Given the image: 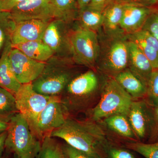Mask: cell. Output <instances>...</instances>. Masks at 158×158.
<instances>
[{
	"label": "cell",
	"instance_id": "cell-1",
	"mask_svg": "<svg viewBox=\"0 0 158 158\" xmlns=\"http://www.w3.org/2000/svg\"><path fill=\"white\" fill-rule=\"evenodd\" d=\"M96 122L79 120L68 117L65 123L54 131L51 137L64 140L71 147L93 158H106V138Z\"/></svg>",
	"mask_w": 158,
	"mask_h": 158
},
{
	"label": "cell",
	"instance_id": "cell-2",
	"mask_svg": "<svg viewBox=\"0 0 158 158\" xmlns=\"http://www.w3.org/2000/svg\"><path fill=\"white\" fill-rule=\"evenodd\" d=\"M98 86V78L92 70L73 79L59 96L66 115L88 110Z\"/></svg>",
	"mask_w": 158,
	"mask_h": 158
},
{
	"label": "cell",
	"instance_id": "cell-3",
	"mask_svg": "<svg viewBox=\"0 0 158 158\" xmlns=\"http://www.w3.org/2000/svg\"><path fill=\"white\" fill-rule=\"evenodd\" d=\"M67 57L54 56L45 62L40 75L32 82L33 88L46 96H60L75 77Z\"/></svg>",
	"mask_w": 158,
	"mask_h": 158
},
{
	"label": "cell",
	"instance_id": "cell-4",
	"mask_svg": "<svg viewBox=\"0 0 158 158\" xmlns=\"http://www.w3.org/2000/svg\"><path fill=\"white\" fill-rule=\"evenodd\" d=\"M41 145L22 114L14 115L9 122L5 148L20 158H35Z\"/></svg>",
	"mask_w": 158,
	"mask_h": 158
},
{
	"label": "cell",
	"instance_id": "cell-5",
	"mask_svg": "<svg viewBox=\"0 0 158 158\" xmlns=\"http://www.w3.org/2000/svg\"><path fill=\"white\" fill-rule=\"evenodd\" d=\"M132 98L114 78L107 80L98 103L90 111V119L98 120L117 114L128 116Z\"/></svg>",
	"mask_w": 158,
	"mask_h": 158
},
{
	"label": "cell",
	"instance_id": "cell-6",
	"mask_svg": "<svg viewBox=\"0 0 158 158\" xmlns=\"http://www.w3.org/2000/svg\"><path fill=\"white\" fill-rule=\"evenodd\" d=\"M69 40L73 62L78 65L93 69L99 52L96 32L79 26L69 31Z\"/></svg>",
	"mask_w": 158,
	"mask_h": 158
},
{
	"label": "cell",
	"instance_id": "cell-7",
	"mask_svg": "<svg viewBox=\"0 0 158 158\" xmlns=\"http://www.w3.org/2000/svg\"><path fill=\"white\" fill-rule=\"evenodd\" d=\"M15 97L19 112L28 122L33 132L38 116L52 97L46 96L35 91L32 83L22 85Z\"/></svg>",
	"mask_w": 158,
	"mask_h": 158
},
{
	"label": "cell",
	"instance_id": "cell-8",
	"mask_svg": "<svg viewBox=\"0 0 158 158\" xmlns=\"http://www.w3.org/2000/svg\"><path fill=\"white\" fill-rule=\"evenodd\" d=\"M67 117L60 97H52L38 116L33 133L42 142L45 137H51L55 130L62 126Z\"/></svg>",
	"mask_w": 158,
	"mask_h": 158
},
{
	"label": "cell",
	"instance_id": "cell-9",
	"mask_svg": "<svg viewBox=\"0 0 158 158\" xmlns=\"http://www.w3.org/2000/svg\"><path fill=\"white\" fill-rule=\"evenodd\" d=\"M9 59L15 75L21 85L34 82L40 75L45 65V62L33 60L12 47Z\"/></svg>",
	"mask_w": 158,
	"mask_h": 158
},
{
	"label": "cell",
	"instance_id": "cell-10",
	"mask_svg": "<svg viewBox=\"0 0 158 158\" xmlns=\"http://www.w3.org/2000/svg\"><path fill=\"white\" fill-rule=\"evenodd\" d=\"M127 117L137 138L142 140L152 137L154 124L153 108L147 102H133Z\"/></svg>",
	"mask_w": 158,
	"mask_h": 158
},
{
	"label": "cell",
	"instance_id": "cell-11",
	"mask_svg": "<svg viewBox=\"0 0 158 158\" xmlns=\"http://www.w3.org/2000/svg\"><path fill=\"white\" fill-rule=\"evenodd\" d=\"M16 23L31 20L50 22L54 19L49 0H27L18 3L9 11Z\"/></svg>",
	"mask_w": 158,
	"mask_h": 158
},
{
	"label": "cell",
	"instance_id": "cell-12",
	"mask_svg": "<svg viewBox=\"0 0 158 158\" xmlns=\"http://www.w3.org/2000/svg\"><path fill=\"white\" fill-rule=\"evenodd\" d=\"M67 25L62 20L53 19L44 31L42 41L53 52L54 56L66 57L70 53Z\"/></svg>",
	"mask_w": 158,
	"mask_h": 158
},
{
	"label": "cell",
	"instance_id": "cell-13",
	"mask_svg": "<svg viewBox=\"0 0 158 158\" xmlns=\"http://www.w3.org/2000/svg\"><path fill=\"white\" fill-rule=\"evenodd\" d=\"M156 8L124 3L120 27L130 35L142 29L150 15Z\"/></svg>",
	"mask_w": 158,
	"mask_h": 158
},
{
	"label": "cell",
	"instance_id": "cell-14",
	"mask_svg": "<svg viewBox=\"0 0 158 158\" xmlns=\"http://www.w3.org/2000/svg\"><path fill=\"white\" fill-rule=\"evenodd\" d=\"M128 41L116 40L110 46L104 63V68L113 78L127 69L128 65Z\"/></svg>",
	"mask_w": 158,
	"mask_h": 158
},
{
	"label": "cell",
	"instance_id": "cell-15",
	"mask_svg": "<svg viewBox=\"0 0 158 158\" xmlns=\"http://www.w3.org/2000/svg\"><path fill=\"white\" fill-rule=\"evenodd\" d=\"M50 22L31 20L16 23L11 36V44L14 45L29 41L42 40Z\"/></svg>",
	"mask_w": 158,
	"mask_h": 158
},
{
	"label": "cell",
	"instance_id": "cell-16",
	"mask_svg": "<svg viewBox=\"0 0 158 158\" xmlns=\"http://www.w3.org/2000/svg\"><path fill=\"white\" fill-rule=\"evenodd\" d=\"M128 50L129 69L147 86L154 69L151 63L140 49L129 40Z\"/></svg>",
	"mask_w": 158,
	"mask_h": 158
},
{
	"label": "cell",
	"instance_id": "cell-17",
	"mask_svg": "<svg viewBox=\"0 0 158 158\" xmlns=\"http://www.w3.org/2000/svg\"><path fill=\"white\" fill-rule=\"evenodd\" d=\"M129 40L142 51L151 63L153 69H158V40L143 30L130 34Z\"/></svg>",
	"mask_w": 158,
	"mask_h": 158
},
{
	"label": "cell",
	"instance_id": "cell-18",
	"mask_svg": "<svg viewBox=\"0 0 158 158\" xmlns=\"http://www.w3.org/2000/svg\"><path fill=\"white\" fill-rule=\"evenodd\" d=\"M12 48L11 41L5 46L0 58V88H4L15 94L21 86L11 68L9 54Z\"/></svg>",
	"mask_w": 158,
	"mask_h": 158
},
{
	"label": "cell",
	"instance_id": "cell-19",
	"mask_svg": "<svg viewBox=\"0 0 158 158\" xmlns=\"http://www.w3.org/2000/svg\"><path fill=\"white\" fill-rule=\"evenodd\" d=\"M114 78L132 98H140L146 97L147 86L129 69L119 73Z\"/></svg>",
	"mask_w": 158,
	"mask_h": 158
},
{
	"label": "cell",
	"instance_id": "cell-20",
	"mask_svg": "<svg viewBox=\"0 0 158 158\" xmlns=\"http://www.w3.org/2000/svg\"><path fill=\"white\" fill-rule=\"evenodd\" d=\"M27 56L38 62H46L54 56L53 52L42 40L29 41L12 45Z\"/></svg>",
	"mask_w": 158,
	"mask_h": 158
},
{
	"label": "cell",
	"instance_id": "cell-21",
	"mask_svg": "<svg viewBox=\"0 0 158 158\" xmlns=\"http://www.w3.org/2000/svg\"><path fill=\"white\" fill-rule=\"evenodd\" d=\"M54 19L69 24L76 20L79 9L76 0H49Z\"/></svg>",
	"mask_w": 158,
	"mask_h": 158
},
{
	"label": "cell",
	"instance_id": "cell-22",
	"mask_svg": "<svg viewBox=\"0 0 158 158\" xmlns=\"http://www.w3.org/2000/svg\"><path fill=\"white\" fill-rule=\"evenodd\" d=\"M124 5V2L121 0H116L103 11V23L102 26L105 31L108 34H115L120 29V22Z\"/></svg>",
	"mask_w": 158,
	"mask_h": 158
},
{
	"label": "cell",
	"instance_id": "cell-23",
	"mask_svg": "<svg viewBox=\"0 0 158 158\" xmlns=\"http://www.w3.org/2000/svg\"><path fill=\"white\" fill-rule=\"evenodd\" d=\"M76 19L80 27L96 32L103 25V13L102 11L87 6L79 10Z\"/></svg>",
	"mask_w": 158,
	"mask_h": 158
},
{
	"label": "cell",
	"instance_id": "cell-24",
	"mask_svg": "<svg viewBox=\"0 0 158 158\" xmlns=\"http://www.w3.org/2000/svg\"><path fill=\"white\" fill-rule=\"evenodd\" d=\"M108 127L119 135L130 139L137 138L131 127L127 116L117 114L105 118Z\"/></svg>",
	"mask_w": 158,
	"mask_h": 158
},
{
	"label": "cell",
	"instance_id": "cell-25",
	"mask_svg": "<svg viewBox=\"0 0 158 158\" xmlns=\"http://www.w3.org/2000/svg\"><path fill=\"white\" fill-rule=\"evenodd\" d=\"M18 113L14 94L0 88V120L9 123Z\"/></svg>",
	"mask_w": 158,
	"mask_h": 158
},
{
	"label": "cell",
	"instance_id": "cell-26",
	"mask_svg": "<svg viewBox=\"0 0 158 158\" xmlns=\"http://www.w3.org/2000/svg\"><path fill=\"white\" fill-rule=\"evenodd\" d=\"M16 24L10 11H0V52H2L6 44L11 41Z\"/></svg>",
	"mask_w": 158,
	"mask_h": 158
},
{
	"label": "cell",
	"instance_id": "cell-27",
	"mask_svg": "<svg viewBox=\"0 0 158 158\" xmlns=\"http://www.w3.org/2000/svg\"><path fill=\"white\" fill-rule=\"evenodd\" d=\"M35 158H65L62 145L54 138L46 137L41 142V147Z\"/></svg>",
	"mask_w": 158,
	"mask_h": 158
},
{
	"label": "cell",
	"instance_id": "cell-28",
	"mask_svg": "<svg viewBox=\"0 0 158 158\" xmlns=\"http://www.w3.org/2000/svg\"><path fill=\"white\" fill-rule=\"evenodd\" d=\"M127 147L134 151L145 158H158V140L151 144L141 142L128 143Z\"/></svg>",
	"mask_w": 158,
	"mask_h": 158
},
{
	"label": "cell",
	"instance_id": "cell-29",
	"mask_svg": "<svg viewBox=\"0 0 158 158\" xmlns=\"http://www.w3.org/2000/svg\"><path fill=\"white\" fill-rule=\"evenodd\" d=\"M145 98L148 103L153 108L158 105V69H153L151 75Z\"/></svg>",
	"mask_w": 158,
	"mask_h": 158
},
{
	"label": "cell",
	"instance_id": "cell-30",
	"mask_svg": "<svg viewBox=\"0 0 158 158\" xmlns=\"http://www.w3.org/2000/svg\"><path fill=\"white\" fill-rule=\"evenodd\" d=\"M141 30L147 31L158 40V9L150 15Z\"/></svg>",
	"mask_w": 158,
	"mask_h": 158
},
{
	"label": "cell",
	"instance_id": "cell-31",
	"mask_svg": "<svg viewBox=\"0 0 158 158\" xmlns=\"http://www.w3.org/2000/svg\"><path fill=\"white\" fill-rule=\"evenodd\" d=\"M62 148L65 158H93L66 143L62 144Z\"/></svg>",
	"mask_w": 158,
	"mask_h": 158
},
{
	"label": "cell",
	"instance_id": "cell-32",
	"mask_svg": "<svg viewBox=\"0 0 158 158\" xmlns=\"http://www.w3.org/2000/svg\"><path fill=\"white\" fill-rule=\"evenodd\" d=\"M110 158H135L132 154L124 149L111 148L109 151Z\"/></svg>",
	"mask_w": 158,
	"mask_h": 158
},
{
	"label": "cell",
	"instance_id": "cell-33",
	"mask_svg": "<svg viewBox=\"0 0 158 158\" xmlns=\"http://www.w3.org/2000/svg\"><path fill=\"white\" fill-rule=\"evenodd\" d=\"M115 1L116 0H91L88 6L103 11L107 7Z\"/></svg>",
	"mask_w": 158,
	"mask_h": 158
},
{
	"label": "cell",
	"instance_id": "cell-34",
	"mask_svg": "<svg viewBox=\"0 0 158 158\" xmlns=\"http://www.w3.org/2000/svg\"><path fill=\"white\" fill-rule=\"evenodd\" d=\"M125 3L153 7L158 4L156 0H121Z\"/></svg>",
	"mask_w": 158,
	"mask_h": 158
},
{
	"label": "cell",
	"instance_id": "cell-35",
	"mask_svg": "<svg viewBox=\"0 0 158 158\" xmlns=\"http://www.w3.org/2000/svg\"><path fill=\"white\" fill-rule=\"evenodd\" d=\"M154 129L151 138L158 139V105L153 107Z\"/></svg>",
	"mask_w": 158,
	"mask_h": 158
},
{
	"label": "cell",
	"instance_id": "cell-36",
	"mask_svg": "<svg viewBox=\"0 0 158 158\" xmlns=\"http://www.w3.org/2000/svg\"><path fill=\"white\" fill-rule=\"evenodd\" d=\"M7 136V131L0 135V158H2L5 148V141Z\"/></svg>",
	"mask_w": 158,
	"mask_h": 158
},
{
	"label": "cell",
	"instance_id": "cell-37",
	"mask_svg": "<svg viewBox=\"0 0 158 158\" xmlns=\"http://www.w3.org/2000/svg\"><path fill=\"white\" fill-rule=\"evenodd\" d=\"M25 1H27V0H11L9 4L6 5V7L3 9L2 11H9L18 3Z\"/></svg>",
	"mask_w": 158,
	"mask_h": 158
},
{
	"label": "cell",
	"instance_id": "cell-38",
	"mask_svg": "<svg viewBox=\"0 0 158 158\" xmlns=\"http://www.w3.org/2000/svg\"><path fill=\"white\" fill-rule=\"evenodd\" d=\"M79 10L84 9L89 5L91 0H76Z\"/></svg>",
	"mask_w": 158,
	"mask_h": 158
},
{
	"label": "cell",
	"instance_id": "cell-39",
	"mask_svg": "<svg viewBox=\"0 0 158 158\" xmlns=\"http://www.w3.org/2000/svg\"><path fill=\"white\" fill-rule=\"evenodd\" d=\"M9 123L0 120V135L7 131Z\"/></svg>",
	"mask_w": 158,
	"mask_h": 158
},
{
	"label": "cell",
	"instance_id": "cell-40",
	"mask_svg": "<svg viewBox=\"0 0 158 158\" xmlns=\"http://www.w3.org/2000/svg\"><path fill=\"white\" fill-rule=\"evenodd\" d=\"M11 0H0V11H2L6 5L9 4Z\"/></svg>",
	"mask_w": 158,
	"mask_h": 158
},
{
	"label": "cell",
	"instance_id": "cell-41",
	"mask_svg": "<svg viewBox=\"0 0 158 158\" xmlns=\"http://www.w3.org/2000/svg\"><path fill=\"white\" fill-rule=\"evenodd\" d=\"M13 158H20L18 156H16V155L14 154V157Z\"/></svg>",
	"mask_w": 158,
	"mask_h": 158
},
{
	"label": "cell",
	"instance_id": "cell-42",
	"mask_svg": "<svg viewBox=\"0 0 158 158\" xmlns=\"http://www.w3.org/2000/svg\"><path fill=\"white\" fill-rule=\"evenodd\" d=\"M156 1L157 2L158 4V0H156Z\"/></svg>",
	"mask_w": 158,
	"mask_h": 158
}]
</instances>
